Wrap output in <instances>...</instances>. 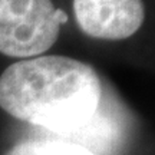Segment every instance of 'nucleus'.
<instances>
[{"label":"nucleus","mask_w":155,"mask_h":155,"mask_svg":"<svg viewBox=\"0 0 155 155\" xmlns=\"http://www.w3.org/2000/svg\"><path fill=\"white\" fill-rule=\"evenodd\" d=\"M5 155H98L78 142L62 139H36L15 145Z\"/></svg>","instance_id":"nucleus-4"},{"label":"nucleus","mask_w":155,"mask_h":155,"mask_svg":"<svg viewBox=\"0 0 155 155\" xmlns=\"http://www.w3.org/2000/svg\"><path fill=\"white\" fill-rule=\"evenodd\" d=\"M102 83L94 68L69 56H38L0 75V108L58 134L88 127L99 109Z\"/></svg>","instance_id":"nucleus-1"},{"label":"nucleus","mask_w":155,"mask_h":155,"mask_svg":"<svg viewBox=\"0 0 155 155\" xmlns=\"http://www.w3.org/2000/svg\"><path fill=\"white\" fill-rule=\"evenodd\" d=\"M73 12L83 33L102 40L131 38L145 20L142 0H73Z\"/></svg>","instance_id":"nucleus-3"},{"label":"nucleus","mask_w":155,"mask_h":155,"mask_svg":"<svg viewBox=\"0 0 155 155\" xmlns=\"http://www.w3.org/2000/svg\"><path fill=\"white\" fill-rule=\"evenodd\" d=\"M68 15L52 0H0V53L30 59L49 50Z\"/></svg>","instance_id":"nucleus-2"}]
</instances>
